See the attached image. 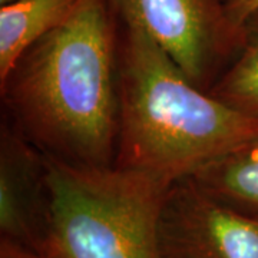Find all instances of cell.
Segmentation results:
<instances>
[{"label":"cell","instance_id":"cell-1","mask_svg":"<svg viewBox=\"0 0 258 258\" xmlns=\"http://www.w3.org/2000/svg\"><path fill=\"white\" fill-rule=\"evenodd\" d=\"M13 128L40 152L109 166L119 131L118 47L108 0H81L2 82Z\"/></svg>","mask_w":258,"mask_h":258},{"label":"cell","instance_id":"cell-2","mask_svg":"<svg viewBox=\"0 0 258 258\" xmlns=\"http://www.w3.org/2000/svg\"><path fill=\"white\" fill-rule=\"evenodd\" d=\"M119 131L113 165L174 184L258 138V116L194 85L132 25L118 47Z\"/></svg>","mask_w":258,"mask_h":258},{"label":"cell","instance_id":"cell-3","mask_svg":"<svg viewBox=\"0 0 258 258\" xmlns=\"http://www.w3.org/2000/svg\"><path fill=\"white\" fill-rule=\"evenodd\" d=\"M49 258H164L161 215L171 188L116 165L69 162L42 152Z\"/></svg>","mask_w":258,"mask_h":258},{"label":"cell","instance_id":"cell-4","mask_svg":"<svg viewBox=\"0 0 258 258\" xmlns=\"http://www.w3.org/2000/svg\"><path fill=\"white\" fill-rule=\"evenodd\" d=\"M125 25L145 32L203 88L212 64L238 46L220 0H108Z\"/></svg>","mask_w":258,"mask_h":258},{"label":"cell","instance_id":"cell-5","mask_svg":"<svg viewBox=\"0 0 258 258\" xmlns=\"http://www.w3.org/2000/svg\"><path fill=\"white\" fill-rule=\"evenodd\" d=\"M161 245L164 258H258V217L222 203L184 178L166 195Z\"/></svg>","mask_w":258,"mask_h":258},{"label":"cell","instance_id":"cell-6","mask_svg":"<svg viewBox=\"0 0 258 258\" xmlns=\"http://www.w3.org/2000/svg\"><path fill=\"white\" fill-rule=\"evenodd\" d=\"M45 214L42 152L15 128L3 126L0 149L2 238L42 254Z\"/></svg>","mask_w":258,"mask_h":258},{"label":"cell","instance_id":"cell-7","mask_svg":"<svg viewBox=\"0 0 258 258\" xmlns=\"http://www.w3.org/2000/svg\"><path fill=\"white\" fill-rule=\"evenodd\" d=\"M81 0H16L0 8V83L20 57L69 18Z\"/></svg>","mask_w":258,"mask_h":258},{"label":"cell","instance_id":"cell-8","mask_svg":"<svg viewBox=\"0 0 258 258\" xmlns=\"http://www.w3.org/2000/svg\"><path fill=\"white\" fill-rule=\"evenodd\" d=\"M188 178L222 203L258 217V138L215 158Z\"/></svg>","mask_w":258,"mask_h":258},{"label":"cell","instance_id":"cell-9","mask_svg":"<svg viewBox=\"0 0 258 258\" xmlns=\"http://www.w3.org/2000/svg\"><path fill=\"white\" fill-rule=\"evenodd\" d=\"M237 57L208 92L238 111L258 116V12L240 32Z\"/></svg>","mask_w":258,"mask_h":258},{"label":"cell","instance_id":"cell-10","mask_svg":"<svg viewBox=\"0 0 258 258\" xmlns=\"http://www.w3.org/2000/svg\"><path fill=\"white\" fill-rule=\"evenodd\" d=\"M258 12V0H227L224 13L234 36L240 40V32L245 22Z\"/></svg>","mask_w":258,"mask_h":258},{"label":"cell","instance_id":"cell-11","mask_svg":"<svg viewBox=\"0 0 258 258\" xmlns=\"http://www.w3.org/2000/svg\"><path fill=\"white\" fill-rule=\"evenodd\" d=\"M0 258H49L45 254H40L37 251L22 247L12 241H0Z\"/></svg>","mask_w":258,"mask_h":258},{"label":"cell","instance_id":"cell-12","mask_svg":"<svg viewBox=\"0 0 258 258\" xmlns=\"http://www.w3.org/2000/svg\"><path fill=\"white\" fill-rule=\"evenodd\" d=\"M12 2H16V0H0V5H8V3H12Z\"/></svg>","mask_w":258,"mask_h":258}]
</instances>
